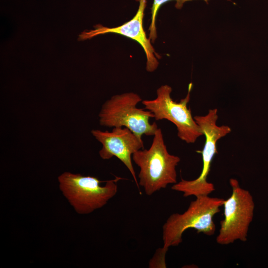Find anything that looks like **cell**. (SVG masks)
Segmentation results:
<instances>
[{
	"mask_svg": "<svg viewBox=\"0 0 268 268\" xmlns=\"http://www.w3.org/2000/svg\"><path fill=\"white\" fill-rule=\"evenodd\" d=\"M225 200L208 196H198L183 213L170 215L162 226L163 246L158 252L165 257L169 247L177 246L182 242V235L189 228L196 230L198 233L213 235L216 230L213 218L220 212Z\"/></svg>",
	"mask_w": 268,
	"mask_h": 268,
	"instance_id": "cell-1",
	"label": "cell"
},
{
	"mask_svg": "<svg viewBox=\"0 0 268 268\" xmlns=\"http://www.w3.org/2000/svg\"><path fill=\"white\" fill-rule=\"evenodd\" d=\"M123 179L115 177L106 181L104 186L98 178L65 172L58 177L59 187L65 198L76 212L90 213L102 207L118 191V182Z\"/></svg>",
	"mask_w": 268,
	"mask_h": 268,
	"instance_id": "cell-3",
	"label": "cell"
},
{
	"mask_svg": "<svg viewBox=\"0 0 268 268\" xmlns=\"http://www.w3.org/2000/svg\"><path fill=\"white\" fill-rule=\"evenodd\" d=\"M171 0H154L151 9V22L149 27V39L154 42L157 37L155 26V18L160 6L163 3ZM177 1L178 0H176Z\"/></svg>",
	"mask_w": 268,
	"mask_h": 268,
	"instance_id": "cell-10",
	"label": "cell"
},
{
	"mask_svg": "<svg viewBox=\"0 0 268 268\" xmlns=\"http://www.w3.org/2000/svg\"><path fill=\"white\" fill-rule=\"evenodd\" d=\"M132 160L140 169L138 185L147 196L177 182L176 168L181 159L169 153L160 128L153 135L150 147L134 153Z\"/></svg>",
	"mask_w": 268,
	"mask_h": 268,
	"instance_id": "cell-2",
	"label": "cell"
},
{
	"mask_svg": "<svg viewBox=\"0 0 268 268\" xmlns=\"http://www.w3.org/2000/svg\"><path fill=\"white\" fill-rule=\"evenodd\" d=\"M147 0H139L138 9L134 16L128 22L116 27L108 28L98 24L95 29L84 31L79 35L78 40L82 41L91 39L96 36L108 33H114L124 35L134 40L143 48L146 55V69L148 71H154L157 67L158 55L150 43V39L146 36L143 28L144 11Z\"/></svg>",
	"mask_w": 268,
	"mask_h": 268,
	"instance_id": "cell-9",
	"label": "cell"
},
{
	"mask_svg": "<svg viewBox=\"0 0 268 268\" xmlns=\"http://www.w3.org/2000/svg\"><path fill=\"white\" fill-rule=\"evenodd\" d=\"M231 196L223 203L224 218L220 222L217 243L227 245L236 240L246 242L249 226L253 220L255 203L251 193L242 188L237 180L231 178Z\"/></svg>",
	"mask_w": 268,
	"mask_h": 268,
	"instance_id": "cell-7",
	"label": "cell"
},
{
	"mask_svg": "<svg viewBox=\"0 0 268 268\" xmlns=\"http://www.w3.org/2000/svg\"><path fill=\"white\" fill-rule=\"evenodd\" d=\"M91 134L102 145L99 152L102 159H109L115 156L128 168L139 190L138 182L133 163V154L143 149L142 138L127 128L114 127L111 132L93 130Z\"/></svg>",
	"mask_w": 268,
	"mask_h": 268,
	"instance_id": "cell-8",
	"label": "cell"
},
{
	"mask_svg": "<svg viewBox=\"0 0 268 268\" xmlns=\"http://www.w3.org/2000/svg\"><path fill=\"white\" fill-rule=\"evenodd\" d=\"M192 88V83H190L186 96L179 102L172 99V88L168 85H162L157 90L155 99L142 101L145 109L152 113L155 120L165 119L174 124L178 137L187 143H194L203 135L187 106Z\"/></svg>",
	"mask_w": 268,
	"mask_h": 268,
	"instance_id": "cell-6",
	"label": "cell"
},
{
	"mask_svg": "<svg viewBox=\"0 0 268 268\" xmlns=\"http://www.w3.org/2000/svg\"><path fill=\"white\" fill-rule=\"evenodd\" d=\"M217 112L216 108L209 109L205 115L194 117L205 136V140L202 151V168L197 178L193 180L182 179L172 186V190L183 193L185 197L208 196L215 190L214 185L208 182L207 179L212 161L217 153L216 142L231 132V128L228 126L217 125Z\"/></svg>",
	"mask_w": 268,
	"mask_h": 268,
	"instance_id": "cell-5",
	"label": "cell"
},
{
	"mask_svg": "<svg viewBox=\"0 0 268 268\" xmlns=\"http://www.w3.org/2000/svg\"><path fill=\"white\" fill-rule=\"evenodd\" d=\"M190 0H178L177 1V3L176 4V7L178 8H180L182 7L183 4L186 1ZM206 2H207L208 0H204Z\"/></svg>",
	"mask_w": 268,
	"mask_h": 268,
	"instance_id": "cell-11",
	"label": "cell"
},
{
	"mask_svg": "<svg viewBox=\"0 0 268 268\" xmlns=\"http://www.w3.org/2000/svg\"><path fill=\"white\" fill-rule=\"evenodd\" d=\"M141 97L133 92L115 95L106 101L99 113V123L104 127H126L139 137L143 135L153 136L158 129L151 112L138 108L137 104Z\"/></svg>",
	"mask_w": 268,
	"mask_h": 268,
	"instance_id": "cell-4",
	"label": "cell"
}]
</instances>
